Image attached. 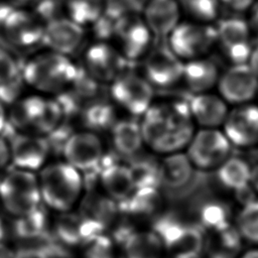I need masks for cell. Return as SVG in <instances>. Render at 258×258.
<instances>
[{
  "instance_id": "1",
  "label": "cell",
  "mask_w": 258,
  "mask_h": 258,
  "mask_svg": "<svg viewBox=\"0 0 258 258\" xmlns=\"http://www.w3.org/2000/svg\"><path fill=\"white\" fill-rule=\"evenodd\" d=\"M139 124L143 143L157 153L178 152L194 135V120L185 101L152 104Z\"/></svg>"
},
{
  "instance_id": "2",
  "label": "cell",
  "mask_w": 258,
  "mask_h": 258,
  "mask_svg": "<svg viewBox=\"0 0 258 258\" xmlns=\"http://www.w3.org/2000/svg\"><path fill=\"white\" fill-rule=\"evenodd\" d=\"M20 76L32 92L53 97L76 83L79 70L72 56L44 48L24 61Z\"/></svg>"
},
{
  "instance_id": "3",
  "label": "cell",
  "mask_w": 258,
  "mask_h": 258,
  "mask_svg": "<svg viewBox=\"0 0 258 258\" xmlns=\"http://www.w3.org/2000/svg\"><path fill=\"white\" fill-rule=\"evenodd\" d=\"M37 179L41 203L57 213L72 211L85 191L84 176L64 160L43 165Z\"/></svg>"
},
{
  "instance_id": "4",
  "label": "cell",
  "mask_w": 258,
  "mask_h": 258,
  "mask_svg": "<svg viewBox=\"0 0 258 258\" xmlns=\"http://www.w3.org/2000/svg\"><path fill=\"white\" fill-rule=\"evenodd\" d=\"M63 110L52 97L32 92L19 97L8 110V122L17 132L47 136L61 124Z\"/></svg>"
},
{
  "instance_id": "5",
  "label": "cell",
  "mask_w": 258,
  "mask_h": 258,
  "mask_svg": "<svg viewBox=\"0 0 258 258\" xmlns=\"http://www.w3.org/2000/svg\"><path fill=\"white\" fill-rule=\"evenodd\" d=\"M0 203L17 218L41 206L37 175L34 171L13 167L0 179Z\"/></svg>"
},
{
  "instance_id": "6",
  "label": "cell",
  "mask_w": 258,
  "mask_h": 258,
  "mask_svg": "<svg viewBox=\"0 0 258 258\" xmlns=\"http://www.w3.org/2000/svg\"><path fill=\"white\" fill-rule=\"evenodd\" d=\"M113 105L133 117H141L153 104L154 88L142 75L124 70L110 85Z\"/></svg>"
},
{
  "instance_id": "7",
  "label": "cell",
  "mask_w": 258,
  "mask_h": 258,
  "mask_svg": "<svg viewBox=\"0 0 258 258\" xmlns=\"http://www.w3.org/2000/svg\"><path fill=\"white\" fill-rule=\"evenodd\" d=\"M153 33L142 14L126 13L114 23L112 43L126 61L142 60L151 50Z\"/></svg>"
},
{
  "instance_id": "8",
  "label": "cell",
  "mask_w": 258,
  "mask_h": 258,
  "mask_svg": "<svg viewBox=\"0 0 258 258\" xmlns=\"http://www.w3.org/2000/svg\"><path fill=\"white\" fill-rule=\"evenodd\" d=\"M167 46L181 60L206 56L216 45V29L210 23L180 21L167 35Z\"/></svg>"
},
{
  "instance_id": "9",
  "label": "cell",
  "mask_w": 258,
  "mask_h": 258,
  "mask_svg": "<svg viewBox=\"0 0 258 258\" xmlns=\"http://www.w3.org/2000/svg\"><path fill=\"white\" fill-rule=\"evenodd\" d=\"M61 153L66 162L82 174H90L103 164L105 144L97 132L82 129L72 133L64 140Z\"/></svg>"
},
{
  "instance_id": "10",
  "label": "cell",
  "mask_w": 258,
  "mask_h": 258,
  "mask_svg": "<svg viewBox=\"0 0 258 258\" xmlns=\"http://www.w3.org/2000/svg\"><path fill=\"white\" fill-rule=\"evenodd\" d=\"M82 63L90 79L108 86L126 70L124 57L112 42L105 40L87 45L82 54Z\"/></svg>"
},
{
  "instance_id": "11",
  "label": "cell",
  "mask_w": 258,
  "mask_h": 258,
  "mask_svg": "<svg viewBox=\"0 0 258 258\" xmlns=\"http://www.w3.org/2000/svg\"><path fill=\"white\" fill-rule=\"evenodd\" d=\"M78 214L86 229L87 238L105 233L118 220L120 207L102 190L85 189L78 204Z\"/></svg>"
},
{
  "instance_id": "12",
  "label": "cell",
  "mask_w": 258,
  "mask_h": 258,
  "mask_svg": "<svg viewBox=\"0 0 258 258\" xmlns=\"http://www.w3.org/2000/svg\"><path fill=\"white\" fill-rule=\"evenodd\" d=\"M216 45L232 64L245 63L253 48L248 21L240 17L225 18L215 25Z\"/></svg>"
},
{
  "instance_id": "13",
  "label": "cell",
  "mask_w": 258,
  "mask_h": 258,
  "mask_svg": "<svg viewBox=\"0 0 258 258\" xmlns=\"http://www.w3.org/2000/svg\"><path fill=\"white\" fill-rule=\"evenodd\" d=\"M232 144L218 128H202L194 133L187 144V157L192 165L201 169L219 166L227 159Z\"/></svg>"
},
{
  "instance_id": "14",
  "label": "cell",
  "mask_w": 258,
  "mask_h": 258,
  "mask_svg": "<svg viewBox=\"0 0 258 258\" xmlns=\"http://www.w3.org/2000/svg\"><path fill=\"white\" fill-rule=\"evenodd\" d=\"M45 21L27 8H14L1 22L4 39L14 47L29 48L42 42Z\"/></svg>"
},
{
  "instance_id": "15",
  "label": "cell",
  "mask_w": 258,
  "mask_h": 258,
  "mask_svg": "<svg viewBox=\"0 0 258 258\" xmlns=\"http://www.w3.org/2000/svg\"><path fill=\"white\" fill-rule=\"evenodd\" d=\"M183 62L168 46L157 47L143 58L142 75L153 88L167 89L181 81Z\"/></svg>"
},
{
  "instance_id": "16",
  "label": "cell",
  "mask_w": 258,
  "mask_h": 258,
  "mask_svg": "<svg viewBox=\"0 0 258 258\" xmlns=\"http://www.w3.org/2000/svg\"><path fill=\"white\" fill-rule=\"evenodd\" d=\"M217 87L228 104L249 103L257 96L258 77L247 62L235 63L220 75Z\"/></svg>"
},
{
  "instance_id": "17",
  "label": "cell",
  "mask_w": 258,
  "mask_h": 258,
  "mask_svg": "<svg viewBox=\"0 0 258 258\" xmlns=\"http://www.w3.org/2000/svg\"><path fill=\"white\" fill-rule=\"evenodd\" d=\"M223 132L232 145L251 147L258 144V105L244 103L229 110Z\"/></svg>"
},
{
  "instance_id": "18",
  "label": "cell",
  "mask_w": 258,
  "mask_h": 258,
  "mask_svg": "<svg viewBox=\"0 0 258 258\" xmlns=\"http://www.w3.org/2000/svg\"><path fill=\"white\" fill-rule=\"evenodd\" d=\"M10 160L18 168L38 171L46 164L50 144L45 136L17 132L9 140Z\"/></svg>"
},
{
  "instance_id": "19",
  "label": "cell",
  "mask_w": 258,
  "mask_h": 258,
  "mask_svg": "<svg viewBox=\"0 0 258 258\" xmlns=\"http://www.w3.org/2000/svg\"><path fill=\"white\" fill-rule=\"evenodd\" d=\"M196 171L186 154L170 153L159 163V185L168 199L179 201L192 182Z\"/></svg>"
},
{
  "instance_id": "20",
  "label": "cell",
  "mask_w": 258,
  "mask_h": 258,
  "mask_svg": "<svg viewBox=\"0 0 258 258\" xmlns=\"http://www.w3.org/2000/svg\"><path fill=\"white\" fill-rule=\"evenodd\" d=\"M86 38V28L68 17L55 18L45 22L42 42L45 48L72 56Z\"/></svg>"
},
{
  "instance_id": "21",
  "label": "cell",
  "mask_w": 258,
  "mask_h": 258,
  "mask_svg": "<svg viewBox=\"0 0 258 258\" xmlns=\"http://www.w3.org/2000/svg\"><path fill=\"white\" fill-rule=\"evenodd\" d=\"M194 122L203 128H218L223 125L228 112V103L210 92L194 94L187 101Z\"/></svg>"
},
{
  "instance_id": "22",
  "label": "cell",
  "mask_w": 258,
  "mask_h": 258,
  "mask_svg": "<svg viewBox=\"0 0 258 258\" xmlns=\"http://www.w3.org/2000/svg\"><path fill=\"white\" fill-rule=\"evenodd\" d=\"M101 166L98 179L102 191L119 205L125 203L136 188L129 166L120 162Z\"/></svg>"
},
{
  "instance_id": "23",
  "label": "cell",
  "mask_w": 258,
  "mask_h": 258,
  "mask_svg": "<svg viewBox=\"0 0 258 258\" xmlns=\"http://www.w3.org/2000/svg\"><path fill=\"white\" fill-rule=\"evenodd\" d=\"M180 14L178 0H147L142 16L154 36L167 37L180 22Z\"/></svg>"
},
{
  "instance_id": "24",
  "label": "cell",
  "mask_w": 258,
  "mask_h": 258,
  "mask_svg": "<svg viewBox=\"0 0 258 258\" xmlns=\"http://www.w3.org/2000/svg\"><path fill=\"white\" fill-rule=\"evenodd\" d=\"M219 78L217 64L206 56L183 62L181 81L192 94L210 92L217 86Z\"/></svg>"
},
{
  "instance_id": "25",
  "label": "cell",
  "mask_w": 258,
  "mask_h": 258,
  "mask_svg": "<svg viewBox=\"0 0 258 258\" xmlns=\"http://www.w3.org/2000/svg\"><path fill=\"white\" fill-rule=\"evenodd\" d=\"M109 130L112 146L121 156L132 158L144 145L140 124L133 119H118Z\"/></svg>"
},
{
  "instance_id": "26",
  "label": "cell",
  "mask_w": 258,
  "mask_h": 258,
  "mask_svg": "<svg viewBox=\"0 0 258 258\" xmlns=\"http://www.w3.org/2000/svg\"><path fill=\"white\" fill-rule=\"evenodd\" d=\"M126 258H161L164 246L151 231H129L119 242Z\"/></svg>"
},
{
  "instance_id": "27",
  "label": "cell",
  "mask_w": 258,
  "mask_h": 258,
  "mask_svg": "<svg viewBox=\"0 0 258 258\" xmlns=\"http://www.w3.org/2000/svg\"><path fill=\"white\" fill-rule=\"evenodd\" d=\"M162 206V197L158 187H138L132 192L129 199L119 205L120 210L126 216L137 219H148L156 217Z\"/></svg>"
},
{
  "instance_id": "28",
  "label": "cell",
  "mask_w": 258,
  "mask_h": 258,
  "mask_svg": "<svg viewBox=\"0 0 258 258\" xmlns=\"http://www.w3.org/2000/svg\"><path fill=\"white\" fill-rule=\"evenodd\" d=\"M52 236L62 245L75 247L87 239L85 226L78 212L58 213L52 223Z\"/></svg>"
},
{
  "instance_id": "29",
  "label": "cell",
  "mask_w": 258,
  "mask_h": 258,
  "mask_svg": "<svg viewBox=\"0 0 258 258\" xmlns=\"http://www.w3.org/2000/svg\"><path fill=\"white\" fill-rule=\"evenodd\" d=\"M242 237L237 228L227 226L212 231L210 238H206L205 248L210 258H234L240 251Z\"/></svg>"
},
{
  "instance_id": "30",
  "label": "cell",
  "mask_w": 258,
  "mask_h": 258,
  "mask_svg": "<svg viewBox=\"0 0 258 258\" xmlns=\"http://www.w3.org/2000/svg\"><path fill=\"white\" fill-rule=\"evenodd\" d=\"M48 218L42 207L15 218L12 225L13 234L21 241H36L47 235Z\"/></svg>"
},
{
  "instance_id": "31",
  "label": "cell",
  "mask_w": 258,
  "mask_h": 258,
  "mask_svg": "<svg viewBox=\"0 0 258 258\" xmlns=\"http://www.w3.org/2000/svg\"><path fill=\"white\" fill-rule=\"evenodd\" d=\"M105 8V0H64L63 2L66 17L85 28L96 24L102 18Z\"/></svg>"
},
{
  "instance_id": "32",
  "label": "cell",
  "mask_w": 258,
  "mask_h": 258,
  "mask_svg": "<svg viewBox=\"0 0 258 258\" xmlns=\"http://www.w3.org/2000/svg\"><path fill=\"white\" fill-rule=\"evenodd\" d=\"M251 168L248 162L240 157H228L217 170L218 181L234 191L249 184L251 178Z\"/></svg>"
},
{
  "instance_id": "33",
  "label": "cell",
  "mask_w": 258,
  "mask_h": 258,
  "mask_svg": "<svg viewBox=\"0 0 258 258\" xmlns=\"http://www.w3.org/2000/svg\"><path fill=\"white\" fill-rule=\"evenodd\" d=\"M187 223L183 222L173 212L158 214L153 218L152 231L158 236L164 248L173 250L182 236Z\"/></svg>"
},
{
  "instance_id": "34",
  "label": "cell",
  "mask_w": 258,
  "mask_h": 258,
  "mask_svg": "<svg viewBox=\"0 0 258 258\" xmlns=\"http://www.w3.org/2000/svg\"><path fill=\"white\" fill-rule=\"evenodd\" d=\"M116 107L110 101L108 102H93L85 107L82 114V120L85 129L97 132L101 129H110L116 121Z\"/></svg>"
},
{
  "instance_id": "35",
  "label": "cell",
  "mask_w": 258,
  "mask_h": 258,
  "mask_svg": "<svg viewBox=\"0 0 258 258\" xmlns=\"http://www.w3.org/2000/svg\"><path fill=\"white\" fill-rule=\"evenodd\" d=\"M199 224L206 230H218L229 223V209L221 201L211 198L206 199L197 209Z\"/></svg>"
},
{
  "instance_id": "36",
  "label": "cell",
  "mask_w": 258,
  "mask_h": 258,
  "mask_svg": "<svg viewBox=\"0 0 258 258\" xmlns=\"http://www.w3.org/2000/svg\"><path fill=\"white\" fill-rule=\"evenodd\" d=\"M135 183V187L159 186V163L148 156H141L139 153L132 157L128 165Z\"/></svg>"
},
{
  "instance_id": "37",
  "label": "cell",
  "mask_w": 258,
  "mask_h": 258,
  "mask_svg": "<svg viewBox=\"0 0 258 258\" xmlns=\"http://www.w3.org/2000/svg\"><path fill=\"white\" fill-rule=\"evenodd\" d=\"M81 245V258H118L116 242L105 233L90 236Z\"/></svg>"
},
{
  "instance_id": "38",
  "label": "cell",
  "mask_w": 258,
  "mask_h": 258,
  "mask_svg": "<svg viewBox=\"0 0 258 258\" xmlns=\"http://www.w3.org/2000/svg\"><path fill=\"white\" fill-rule=\"evenodd\" d=\"M181 10L195 21L211 23L217 19L220 12V0H178Z\"/></svg>"
},
{
  "instance_id": "39",
  "label": "cell",
  "mask_w": 258,
  "mask_h": 258,
  "mask_svg": "<svg viewBox=\"0 0 258 258\" xmlns=\"http://www.w3.org/2000/svg\"><path fill=\"white\" fill-rule=\"evenodd\" d=\"M236 228L242 238L258 243V200L244 205L237 217Z\"/></svg>"
},
{
  "instance_id": "40",
  "label": "cell",
  "mask_w": 258,
  "mask_h": 258,
  "mask_svg": "<svg viewBox=\"0 0 258 258\" xmlns=\"http://www.w3.org/2000/svg\"><path fill=\"white\" fill-rule=\"evenodd\" d=\"M21 73V66L16 56L6 47L0 45V87L13 83Z\"/></svg>"
},
{
  "instance_id": "41",
  "label": "cell",
  "mask_w": 258,
  "mask_h": 258,
  "mask_svg": "<svg viewBox=\"0 0 258 258\" xmlns=\"http://www.w3.org/2000/svg\"><path fill=\"white\" fill-rule=\"evenodd\" d=\"M15 258H48L42 246H24L15 250Z\"/></svg>"
},
{
  "instance_id": "42",
  "label": "cell",
  "mask_w": 258,
  "mask_h": 258,
  "mask_svg": "<svg viewBox=\"0 0 258 258\" xmlns=\"http://www.w3.org/2000/svg\"><path fill=\"white\" fill-rule=\"evenodd\" d=\"M254 2L255 0H220L221 4L236 12H242L250 9Z\"/></svg>"
},
{
  "instance_id": "43",
  "label": "cell",
  "mask_w": 258,
  "mask_h": 258,
  "mask_svg": "<svg viewBox=\"0 0 258 258\" xmlns=\"http://www.w3.org/2000/svg\"><path fill=\"white\" fill-rule=\"evenodd\" d=\"M11 162L9 141L0 135V171Z\"/></svg>"
},
{
  "instance_id": "44",
  "label": "cell",
  "mask_w": 258,
  "mask_h": 258,
  "mask_svg": "<svg viewBox=\"0 0 258 258\" xmlns=\"http://www.w3.org/2000/svg\"><path fill=\"white\" fill-rule=\"evenodd\" d=\"M235 194H236L237 200L239 202H241L243 204V206L255 200L254 190H253V188L249 184H247V185H245V186L235 190Z\"/></svg>"
},
{
  "instance_id": "45",
  "label": "cell",
  "mask_w": 258,
  "mask_h": 258,
  "mask_svg": "<svg viewBox=\"0 0 258 258\" xmlns=\"http://www.w3.org/2000/svg\"><path fill=\"white\" fill-rule=\"evenodd\" d=\"M248 23L252 33L258 36V0H255V2L250 8V16Z\"/></svg>"
},
{
  "instance_id": "46",
  "label": "cell",
  "mask_w": 258,
  "mask_h": 258,
  "mask_svg": "<svg viewBox=\"0 0 258 258\" xmlns=\"http://www.w3.org/2000/svg\"><path fill=\"white\" fill-rule=\"evenodd\" d=\"M247 63L258 77V43L255 46H253Z\"/></svg>"
},
{
  "instance_id": "47",
  "label": "cell",
  "mask_w": 258,
  "mask_h": 258,
  "mask_svg": "<svg viewBox=\"0 0 258 258\" xmlns=\"http://www.w3.org/2000/svg\"><path fill=\"white\" fill-rule=\"evenodd\" d=\"M0 258H15V250L0 241Z\"/></svg>"
},
{
  "instance_id": "48",
  "label": "cell",
  "mask_w": 258,
  "mask_h": 258,
  "mask_svg": "<svg viewBox=\"0 0 258 258\" xmlns=\"http://www.w3.org/2000/svg\"><path fill=\"white\" fill-rule=\"evenodd\" d=\"M7 122H8V110L0 101V135L4 130Z\"/></svg>"
},
{
  "instance_id": "49",
  "label": "cell",
  "mask_w": 258,
  "mask_h": 258,
  "mask_svg": "<svg viewBox=\"0 0 258 258\" xmlns=\"http://www.w3.org/2000/svg\"><path fill=\"white\" fill-rule=\"evenodd\" d=\"M250 181L252 182L253 188L258 191V164L251 170Z\"/></svg>"
},
{
  "instance_id": "50",
  "label": "cell",
  "mask_w": 258,
  "mask_h": 258,
  "mask_svg": "<svg viewBox=\"0 0 258 258\" xmlns=\"http://www.w3.org/2000/svg\"><path fill=\"white\" fill-rule=\"evenodd\" d=\"M241 258H258V249L247 251L245 254L242 255Z\"/></svg>"
},
{
  "instance_id": "51",
  "label": "cell",
  "mask_w": 258,
  "mask_h": 258,
  "mask_svg": "<svg viewBox=\"0 0 258 258\" xmlns=\"http://www.w3.org/2000/svg\"><path fill=\"white\" fill-rule=\"evenodd\" d=\"M16 1H18V2H22V3H24V2H28V1H30V0H16Z\"/></svg>"
},
{
  "instance_id": "52",
  "label": "cell",
  "mask_w": 258,
  "mask_h": 258,
  "mask_svg": "<svg viewBox=\"0 0 258 258\" xmlns=\"http://www.w3.org/2000/svg\"><path fill=\"white\" fill-rule=\"evenodd\" d=\"M257 96H258V93H257Z\"/></svg>"
}]
</instances>
